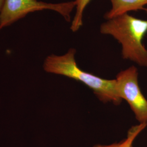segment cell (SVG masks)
Returning a JSON list of instances; mask_svg holds the SVG:
<instances>
[{
	"label": "cell",
	"mask_w": 147,
	"mask_h": 147,
	"mask_svg": "<svg viewBox=\"0 0 147 147\" xmlns=\"http://www.w3.org/2000/svg\"><path fill=\"white\" fill-rule=\"evenodd\" d=\"M76 52L75 49L71 48L62 56L51 55L47 56L43 64L44 70L65 76L85 84L104 103L121 104L122 99L116 89V79H102L80 68L75 59Z\"/></svg>",
	"instance_id": "obj_1"
},
{
	"label": "cell",
	"mask_w": 147,
	"mask_h": 147,
	"mask_svg": "<svg viewBox=\"0 0 147 147\" xmlns=\"http://www.w3.org/2000/svg\"><path fill=\"white\" fill-rule=\"evenodd\" d=\"M100 32L112 36L121 44L123 59L147 67V49L143 43L147 33V20L126 13L103 22Z\"/></svg>",
	"instance_id": "obj_2"
},
{
	"label": "cell",
	"mask_w": 147,
	"mask_h": 147,
	"mask_svg": "<svg viewBox=\"0 0 147 147\" xmlns=\"http://www.w3.org/2000/svg\"><path fill=\"white\" fill-rule=\"evenodd\" d=\"M75 7V1L51 3L37 0H5L0 14V31L30 13L43 10L56 11L70 22L71 14Z\"/></svg>",
	"instance_id": "obj_3"
},
{
	"label": "cell",
	"mask_w": 147,
	"mask_h": 147,
	"mask_svg": "<svg viewBox=\"0 0 147 147\" xmlns=\"http://www.w3.org/2000/svg\"><path fill=\"white\" fill-rule=\"evenodd\" d=\"M138 72L132 65L116 76V89L119 97L130 106L137 121L147 124V100L138 84Z\"/></svg>",
	"instance_id": "obj_4"
},
{
	"label": "cell",
	"mask_w": 147,
	"mask_h": 147,
	"mask_svg": "<svg viewBox=\"0 0 147 147\" xmlns=\"http://www.w3.org/2000/svg\"><path fill=\"white\" fill-rule=\"evenodd\" d=\"M112 7L104 15L109 20L116 16L128 13L131 11H144L147 5V0H110Z\"/></svg>",
	"instance_id": "obj_5"
},
{
	"label": "cell",
	"mask_w": 147,
	"mask_h": 147,
	"mask_svg": "<svg viewBox=\"0 0 147 147\" xmlns=\"http://www.w3.org/2000/svg\"><path fill=\"white\" fill-rule=\"evenodd\" d=\"M147 124H140L132 126L127 132V137L125 139L118 143H113L110 145L96 144L93 147H133V143L137 137L146 129Z\"/></svg>",
	"instance_id": "obj_6"
},
{
	"label": "cell",
	"mask_w": 147,
	"mask_h": 147,
	"mask_svg": "<svg viewBox=\"0 0 147 147\" xmlns=\"http://www.w3.org/2000/svg\"><path fill=\"white\" fill-rule=\"evenodd\" d=\"M92 0H75L76 2V11L70 26L71 31H78L83 25V16L84 9Z\"/></svg>",
	"instance_id": "obj_7"
},
{
	"label": "cell",
	"mask_w": 147,
	"mask_h": 147,
	"mask_svg": "<svg viewBox=\"0 0 147 147\" xmlns=\"http://www.w3.org/2000/svg\"><path fill=\"white\" fill-rule=\"evenodd\" d=\"M5 0H0V14L2 11V9L3 8V5L5 3Z\"/></svg>",
	"instance_id": "obj_8"
},
{
	"label": "cell",
	"mask_w": 147,
	"mask_h": 147,
	"mask_svg": "<svg viewBox=\"0 0 147 147\" xmlns=\"http://www.w3.org/2000/svg\"><path fill=\"white\" fill-rule=\"evenodd\" d=\"M144 11H146V13L147 14V8H144Z\"/></svg>",
	"instance_id": "obj_9"
}]
</instances>
